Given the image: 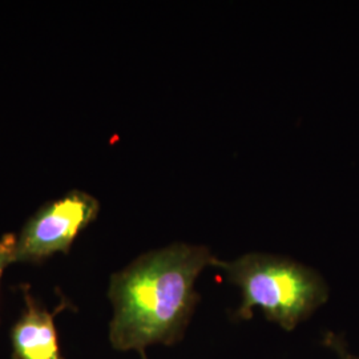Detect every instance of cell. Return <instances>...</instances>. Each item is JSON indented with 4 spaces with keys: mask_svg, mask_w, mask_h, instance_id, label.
Instances as JSON below:
<instances>
[{
    "mask_svg": "<svg viewBox=\"0 0 359 359\" xmlns=\"http://www.w3.org/2000/svg\"><path fill=\"white\" fill-rule=\"evenodd\" d=\"M217 258L204 245L176 243L135 259L111 277L109 341L116 350L177 344L200 299L194 285Z\"/></svg>",
    "mask_w": 359,
    "mask_h": 359,
    "instance_id": "6da1fadb",
    "label": "cell"
},
{
    "mask_svg": "<svg viewBox=\"0 0 359 359\" xmlns=\"http://www.w3.org/2000/svg\"><path fill=\"white\" fill-rule=\"evenodd\" d=\"M213 266L241 289L237 320H250L258 308L269 321L292 332L329 298L321 274L289 257L255 252L233 261L217 258Z\"/></svg>",
    "mask_w": 359,
    "mask_h": 359,
    "instance_id": "7a4b0ae2",
    "label": "cell"
},
{
    "mask_svg": "<svg viewBox=\"0 0 359 359\" xmlns=\"http://www.w3.org/2000/svg\"><path fill=\"white\" fill-rule=\"evenodd\" d=\"M99 201L88 193L72 191L43 206L16 237L15 262L38 264L56 253H68L77 236L95 221Z\"/></svg>",
    "mask_w": 359,
    "mask_h": 359,
    "instance_id": "3957f363",
    "label": "cell"
},
{
    "mask_svg": "<svg viewBox=\"0 0 359 359\" xmlns=\"http://www.w3.org/2000/svg\"><path fill=\"white\" fill-rule=\"evenodd\" d=\"M26 310L11 332L13 358L65 359L60 354L53 314L25 293Z\"/></svg>",
    "mask_w": 359,
    "mask_h": 359,
    "instance_id": "277c9868",
    "label": "cell"
},
{
    "mask_svg": "<svg viewBox=\"0 0 359 359\" xmlns=\"http://www.w3.org/2000/svg\"><path fill=\"white\" fill-rule=\"evenodd\" d=\"M15 246L16 236L8 233L0 238V280L6 268L15 262Z\"/></svg>",
    "mask_w": 359,
    "mask_h": 359,
    "instance_id": "5b68a950",
    "label": "cell"
},
{
    "mask_svg": "<svg viewBox=\"0 0 359 359\" xmlns=\"http://www.w3.org/2000/svg\"><path fill=\"white\" fill-rule=\"evenodd\" d=\"M334 347H335V348H337V350H338V351H339V353H341V354H344V355H346V357H348V358H353V357H350V355H347L346 353H345V351H344V350H342V348H341V346H338V345H334ZM353 359H359V358H353Z\"/></svg>",
    "mask_w": 359,
    "mask_h": 359,
    "instance_id": "8992f818",
    "label": "cell"
},
{
    "mask_svg": "<svg viewBox=\"0 0 359 359\" xmlns=\"http://www.w3.org/2000/svg\"><path fill=\"white\" fill-rule=\"evenodd\" d=\"M144 359H145V358H144Z\"/></svg>",
    "mask_w": 359,
    "mask_h": 359,
    "instance_id": "52a82bcc",
    "label": "cell"
}]
</instances>
